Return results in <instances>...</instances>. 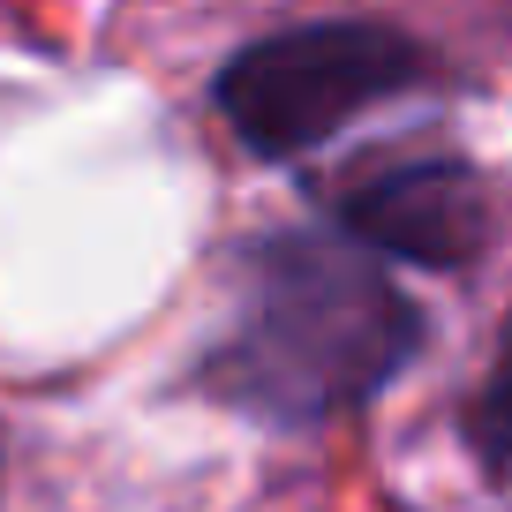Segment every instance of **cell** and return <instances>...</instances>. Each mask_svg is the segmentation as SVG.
<instances>
[{"label":"cell","mask_w":512,"mask_h":512,"mask_svg":"<svg viewBox=\"0 0 512 512\" xmlns=\"http://www.w3.org/2000/svg\"><path fill=\"white\" fill-rule=\"evenodd\" d=\"M467 437H475L482 467H490L497 482H512V324H505V347H497V369L482 377V392H475Z\"/></svg>","instance_id":"4"},{"label":"cell","mask_w":512,"mask_h":512,"mask_svg":"<svg viewBox=\"0 0 512 512\" xmlns=\"http://www.w3.org/2000/svg\"><path fill=\"white\" fill-rule=\"evenodd\" d=\"M422 76H430V53L384 23H309L234 53L219 76V113L249 151L294 159L377 98L415 91Z\"/></svg>","instance_id":"2"},{"label":"cell","mask_w":512,"mask_h":512,"mask_svg":"<svg viewBox=\"0 0 512 512\" xmlns=\"http://www.w3.org/2000/svg\"><path fill=\"white\" fill-rule=\"evenodd\" d=\"M415 332V302L369 264L354 234H287L256 249L249 302L211 362V384L241 415L309 430L339 407H362L415 354Z\"/></svg>","instance_id":"1"},{"label":"cell","mask_w":512,"mask_h":512,"mask_svg":"<svg viewBox=\"0 0 512 512\" xmlns=\"http://www.w3.org/2000/svg\"><path fill=\"white\" fill-rule=\"evenodd\" d=\"M332 211L362 249L407 256L452 272L490 241V204L467 159H407V151H369L332 189Z\"/></svg>","instance_id":"3"}]
</instances>
